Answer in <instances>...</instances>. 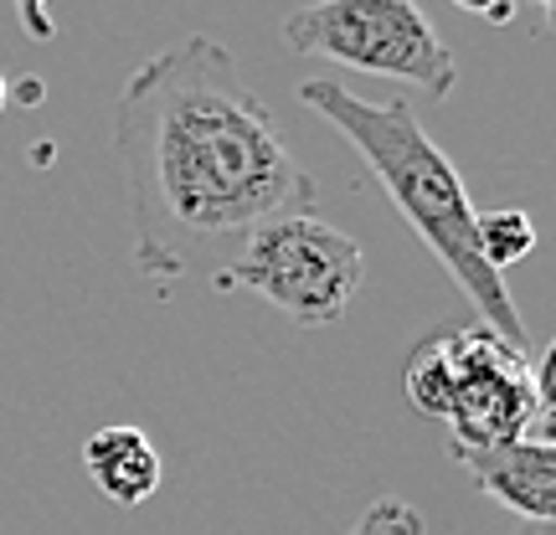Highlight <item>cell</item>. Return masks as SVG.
<instances>
[{"instance_id":"6da1fadb","label":"cell","mask_w":556,"mask_h":535,"mask_svg":"<svg viewBox=\"0 0 556 535\" xmlns=\"http://www.w3.org/2000/svg\"><path fill=\"white\" fill-rule=\"evenodd\" d=\"M114 160L135 268L150 283L217 278L253 232L315 206V176L212 37H186L129 73L114 99Z\"/></svg>"},{"instance_id":"7a4b0ae2","label":"cell","mask_w":556,"mask_h":535,"mask_svg":"<svg viewBox=\"0 0 556 535\" xmlns=\"http://www.w3.org/2000/svg\"><path fill=\"white\" fill-rule=\"evenodd\" d=\"M299 103L315 109L319 119L366 160L371 180L387 191V201L397 206V217L417 232V242L448 268V278L479 309L484 330H495L516 351H531L526 315H520L516 294L505 289V278L479 253L475 201L464 191L454 160L428 139V129L417 124L413 109L402 99L371 103V99H361V93H351L345 82H330V78L299 82Z\"/></svg>"},{"instance_id":"3957f363","label":"cell","mask_w":556,"mask_h":535,"mask_svg":"<svg viewBox=\"0 0 556 535\" xmlns=\"http://www.w3.org/2000/svg\"><path fill=\"white\" fill-rule=\"evenodd\" d=\"M283 47L366 78L413 82L433 99H448L458 82V62L422 0H309L283 16Z\"/></svg>"},{"instance_id":"277c9868","label":"cell","mask_w":556,"mask_h":535,"mask_svg":"<svg viewBox=\"0 0 556 535\" xmlns=\"http://www.w3.org/2000/svg\"><path fill=\"white\" fill-rule=\"evenodd\" d=\"M361 273H366V258L356 242L340 227L319 221L315 212H299V217H278L263 232H253L238 247V258L222 263L212 289L217 294H258L283 319L319 330V324H336L351 315Z\"/></svg>"},{"instance_id":"5b68a950","label":"cell","mask_w":556,"mask_h":535,"mask_svg":"<svg viewBox=\"0 0 556 535\" xmlns=\"http://www.w3.org/2000/svg\"><path fill=\"white\" fill-rule=\"evenodd\" d=\"M454 356V407H448V437L454 454L516 443V437H552V402L541 397L531 351L505 345L495 330H448Z\"/></svg>"},{"instance_id":"8992f818","label":"cell","mask_w":556,"mask_h":535,"mask_svg":"<svg viewBox=\"0 0 556 535\" xmlns=\"http://www.w3.org/2000/svg\"><path fill=\"white\" fill-rule=\"evenodd\" d=\"M484 495L526 525H556V448L552 437H516L475 454H454Z\"/></svg>"},{"instance_id":"52a82bcc","label":"cell","mask_w":556,"mask_h":535,"mask_svg":"<svg viewBox=\"0 0 556 535\" xmlns=\"http://www.w3.org/2000/svg\"><path fill=\"white\" fill-rule=\"evenodd\" d=\"M83 469L109 505L135 510L160 489V454L139 428H99L83 443Z\"/></svg>"},{"instance_id":"ba28073f","label":"cell","mask_w":556,"mask_h":535,"mask_svg":"<svg viewBox=\"0 0 556 535\" xmlns=\"http://www.w3.org/2000/svg\"><path fill=\"white\" fill-rule=\"evenodd\" d=\"M407 402L417 407V417L428 422H448L454 407V356H448V330L428 335L407 360Z\"/></svg>"},{"instance_id":"9c48e42d","label":"cell","mask_w":556,"mask_h":535,"mask_svg":"<svg viewBox=\"0 0 556 535\" xmlns=\"http://www.w3.org/2000/svg\"><path fill=\"white\" fill-rule=\"evenodd\" d=\"M475 238L484 263L505 278L510 263H526L536 253V221L526 217L520 206H490V212H475Z\"/></svg>"},{"instance_id":"30bf717a","label":"cell","mask_w":556,"mask_h":535,"mask_svg":"<svg viewBox=\"0 0 556 535\" xmlns=\"http://www.w3.org/2000/svg\"><path fill=\"white\" fill-rule=\"evenodd\" d=\"M351 535H422V515L402 499H377Z\"/></svg>"},{"instance_id":"8fae6325","label":"cell","mask_w":556,"mask_h":535,"mask_svg":"<svg viewBox=\"0 0 556 535\" xmlns=\"http://www.w3.org/2000/svg\"><path fill=\"white\" fill-rule=\"evenodd\" d=\"M454 5L479 21H490V26H505V21H516V11H520V0H454Z\"/></svg>"},{"instance_id":"7c38bea8","label":"cell","mask_w":556,"mask_h":535,"mask_svg":"<svg viewBox=\"0 0 556 535\" xmlns=\"http://www.w3.org/2000/svg\"><path fill=\"white\" fill-rule=\"evenodd\" d=\"M21 21H26V31L31 37H52V21H47V0H16Z\"/></svg>"},{"instance_id":"4fadbf2b","label":"cell","mask_w":556,"mask_h":535,"mask_svg":"<svg viewBox=\"0 0 556 535\" xmlns=\"http://www.w3.org/2000/svg\"><path fill=\"white\" fill-rule=\"evenodd\" d=\"M520 535H552V525H526Z\"/></svg>"},{"instance_id":"5bb4252c","label":"cell","mask_w":556,"mask_h":535,"mask_svg":"<svg viewBox=\"0 0 556 535\" xmlns=\"http://www.w3.org/2000/svg\"><path fill=\"white\" fill-rule=\"evenodd\" d=\"M5 103H11V82L0 78V109H5Z\"/></svg>"}]
</instances>
